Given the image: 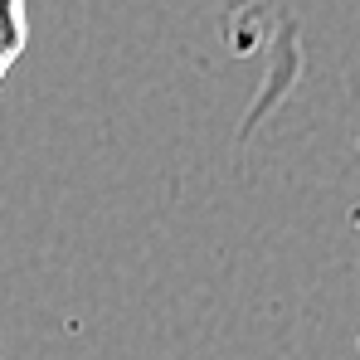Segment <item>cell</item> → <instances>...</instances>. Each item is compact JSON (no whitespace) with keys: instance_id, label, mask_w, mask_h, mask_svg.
<instances>
[{"instance_id":"1","label":"cell","mask_w":360,"mask_h":360,"mask_svg":"<svg viewBox=\"0 0 360 360\" xmlns=\"http://www.w3.org/2000/svg\"><path fill=\"white\" fill-rule=\"evenodd\" d=\"M25 39H30V15H25V0H0V78L15 68V59L25 54Z\"/></svg>"}]
</instances>
